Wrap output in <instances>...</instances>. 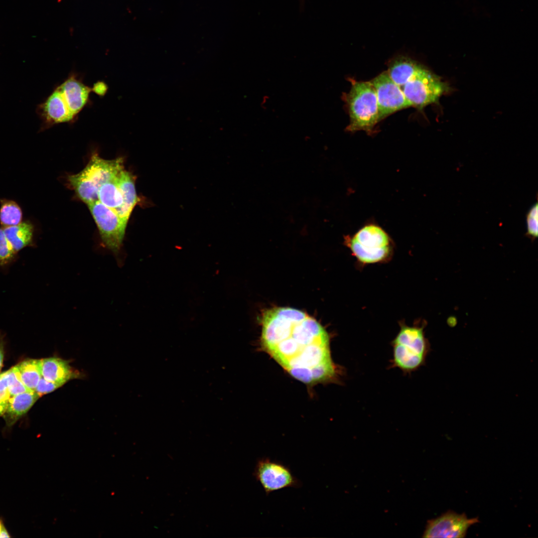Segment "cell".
<instances>
[{"mask_svg":"<svg viewBox=\"0 0 538 538\" xmlns=\"http://www.w3.org/2000/svg\"><path fill=\"white\" fill-rule=\"evenodd\" d=\"M63 385L62 384L48 381L42 377L35 388V392L41 397L42 395L56 390Z\"/></svg>","mask_w":538,"mask_h":538,"instance_id":"obj_23","label":"cell"},{"mask_svg":"<svg viewBox=\"0 0 538 538\" xmlns=\"http://www.w3.org/2000/svg\"><path fill=\"white\" fill-rule=\"evenodd\" d=\"M15 367L22 383L29 390L34 392L42 377L41 359H25Z\"/></svg>","mask_w":538,"mask_h":538,"instance_id":"obj_17","label":"cell"},{"mask_svg":"<svg viewBox=\"0 0 538 538\" xmlns=\"http://www.w3.org/2000/svg\"><path fill=\"white\" fill-rule=\"evenodd\" d=\"M345 243L360 263H381L392 253L391 240L381 227L370 224L364 226L352 237L346 236Z\"/></svg>","mask_w":538,"mask_h":538,"instance_id":"obj_6","label":"cell"},{"mask_svg":"<svg viewBox=\"0 0 538 538\" xmlns=\"http://www.w3.org/2000/svg\"><path fill=\"white\" fill-rule=\"evenodd\" d=\"M15 254L6 238L3 228L0 227V265L9 263Z\"/></svg>","mask_w":538,"mask_h":538,"instance_id":"obj_22","label":"cell"},{"mask_svg":"<svg viewBox=\"0 0 538 538\" xmlns=\"http://www.w3.org/2000/svg\"><path fill=\"white\" fill-rule=\"evenodd\" d=\"M92 88L94 93L101 96H103L108 90L107 85L101 81L95 83Z\"/></svg>","mask_w":538,"mask_h":538,"instance_id":"obj_25","label":"cell"},{"mask_svg":"<svg viewBox=\"0 0 538 538\" xmlns=\"http://www.w3.org/2000/svg\"><path fill=\"white\" fill-rule=\"evenodd\" d=\"M124 168L122 157L105 159L94 153L85 168L68 176L69 184L77 196L88 205L98 201V191L104 182L116 176Z\"/></svg>","mask_w":538,"mask_h":538,"instance_id":"obj_4","label":"cell"},{"mask_svg":"<svg viewBox=\"0 0 538 538\" xmlns=\"http://www.w3.org/2000/svg\"><path fill=\"white\" fill-rule=\"evenodd\" d=\"M3 229L7 241L15 253L32 242L34 228L29 221H22L18 225Z\"/></svg>","mask_w":538,"mask_h":538,"instance_id":"obj_16","label":"cell"},{"mask_svg":"<svg viewBox=\"0 0 538 538\" xmlns=\"http://www.w3.org/2000/svg\"><path fill=\"white\" fill-rule=\"evenodd\" d=\"M10 537L6 529L0 521V538Z\"/></svg>","mask_w":538,"mask_h":538,"instance_id":"obj_27","label":"cell"},{"mask_svg":"<svg viewBox=\"0 0 538 538\" xmlns=\"http://www.w3.org/2000/svg\"><path fill=\"white\" fill-rule=\"evenodd\" d=\"M10 397L8 392L0 393V416H2L5 410Z\"/></svg>","mask_w":538,"mask_h":538,"instance_id":"obj_24","label":"cell"},{"mask_svg":"<svg viewBox=\"0 0 538 538\" xmlns=\"http://www.w3.org/2000/svg\"><path fill=\"white\" fill-rule=\"evenodd\" d=\"M40 397L34 392H26L12 396L2 415L7 426L13 425L26 414Z\"/></svg>","mask_w":538,"mask_h":538,"instance_id":"obj_14","label":"cell"},{"mask_svg":"<svg viewBox=\"0 0 538 538\" xmlns=\"http://www.w3.org/2000/svg\"><path fill=\"white\" fill-rule=\"evenodd\" d=\"M118 175L102 184L97 193L98 201L115 212L123 205L122 196L117 182Z\"/></svg>","mask_w":538,"mask_h":538,"instance_id":"obj_18","label":"cell"},{"mask_svg":"<svg viewBox=\"0 0 538 538\" xmlns=\"http://www.w3.org/2000/svg\"><path fill=\"white\" fill-rule=\"evenodd\" d=\"M478 522L477 518L468 519L464 514L448 511L428 522L423 537L464 538L469 527Z\"/></svg>","mask_w":538,"mask_h":538,"instance_id":"obj_11","label":"cell"},{"mask_svg":"<svg viewBox=\"0 0 538 538\" xmlns=\"http://www.w3.org/2000/svg\"><path fill=\"white\" fill-rule=\"evenodd\" d=\"M350 81L351 89L343 96L350 117L346 130L371 133L379 122L375 88L370 81H357L352 79Z\"/></svg>","mask_w":538,"mask_h":538,"instance_id":"obj_5","label":"cell"},{"mask_svg":"<svg viewBox=\"0 0 538 538\" xmlns=\"http://www.w3.org/2000/svg\"><path fill=\"white\" fill-rule=\"evenodd\" d=\"M374 86L378 102L379 121L393 113L411 107L401 87L384 71L370 81Z\"/></svg>","mask_w":538,"mask_h":538,"instance_id":"obj_10","label":"cell"},{"mask_svg":"<svg viewBox=\"0 0 538 538\" xmlns=\"http://www.w3.org/2000/svg\"><path fill=\"white\" fill-rule=\"evenodd\" d=\"M261 324L264 349L295 379L311 384L335 381L342 374L332 358L328 332L306 313L273 307L263 312Z\"/></svg>","mask_w":538,"mask_h":538,"instance_id":"obj_1","label":"cell"},{"mask_svg":"<svg viewBox=\"0 0 538 538\" xmlns=\"http://www.w3.org/2000/svg\"><path fill=\"white\" fill-rule=\"evenodd\" d=\"M93 88L71 74L58 86L42 106V113L49 125L73 121L87 104Z\"/></svg>","mask_w":538,"mask_h":538,"instance_id":"obj_2","label":"cell"},{"mask_svg":"<svg viewBox=\"0 0 538 538\" xmlns=\"http://www.w3.org/2000/svg\"><path fill=\"white\" fill-rule=\"evenodd\" d=\"M135 177L130 172L122 170L117 177V182L123 198V205L116 212L129 221L136 204L139 202L135 189Z\"/></svg>","mask_w":538,"mask_h":538,"instance_id":"obj_12","label":"cell"},{"mask_svg":"<svg viewBox=\"0 0 538 538\" xmlns=\"http://www.w3.org/2000/svg\"><path fill=\"white\" fill-rule=\"evenodd\" d=\"M4 359V342L2 337L0 336V372L3 366Z\"/></svg>","mask_w":538,"mask_h":538,"instance_id":"obj_26","label":"cell"},{"mask_svg":"<svg viewBox=\"0 0 538 538\" xmlns=\"http://www.w3.org/2000/svg\"><path fill=\"white\" fill-rule=\"evenodd\" d=\"M87 206L99 230L103 247L111 251L118 263L121 264L122 249L128 221L99 201Z\"/></svg>","mask_w":538,"mask_h":538,"instance_id":"obj_7","label":"cell"},{"mask_svg":"<svg viewBox=\"0 0 538 538\" xmlns=\"http://www.w3.org/2000/svg\"><path fill=\"white\" fill-rule=\"evenodd\" d=\"M401 88L411 107L419 110L438 103L440 98L451 89L447 83L423 66Z\"/></svg>","mask_w":538,"mask_h":538,"instance_id":"obj_8","label":"cell"},{"mask_svg":"<svg viewBox=\"0 0 538 538\" xmlns=\"http://www.w3.org/2000/svg\"><path fill=\"white\" fill-rule=\"evenodd\" d=\"M42 377L46 380L64 385L78 374L68 362L57 357L41 359Z\"/></svg>","mask_w":538,"mask_h":538,"instance_id":"obj_15","label":"cell"},{"mask_svg":"<svg viewBox=\"0 0 538 538\" xmlns=\"http://www.w3.org/2000/svg\"><path fill=\"white\" fill-rule=\"evenodd\" d=\"M22 219V210L17 203L9 200H0V223L2 228L18 225Z\"/></svg>","mask_w":538,"mask_h":538,"instance_id":"obj_20","label":"cell"},{"mask_svg":"<svg viewBox=\"0 0 538 538\" xmlns=\"http://www.w3.org/2000/svg\"><path fill=\"white\" fill-rule=\"evenodd\" d=\"M6 392H8L11 397L26 392H33L22 383L15 366L0 374V393Z\"/></svg>","mask_w":538,"mask_h":538,"instance_id":"obj_19","label":"cell"},{"mask_svg":"<svg viewBox=\"0 0 538 538\" xmlns=\"http://www.w3.org/2000/svg\"><path fill=\"white\" fill-rule=\"evenodd\" d=\"M400 326V331L391 342L393 358L390 366L410 374L425 364L430 344L423 325L408 326L401 322Z\"/></svg>","mask_w":538,"mask_h":538,"instance_id":"obj_3","label":"cell"},{"mask_svg":"<svg viewBox=\"0 0 538 538\" xmlns=\"http://www.w3.org/2000/svg\"><path fill=\"white\" fill-rule=\"evenodd\" d=\"M422 66L408 56L399 55L389 61L387 72L392 80L402 88Z\"/></svg>","mask_w":538,"mask_h":538,"instance_id":"obj_13","label":"cell"},{"mask_svg":"<svg viewBox=\"0 0 538 538\" xmlns=\"http://www.w3.org/2000/svg\"><path fill=\"white\" fill-rule=\"evenodd\" d=\"M253 474L267 495L275 491L301 485L288 466L269 457L257 460Z\"/></svg>","mask_w":538,"mask_h":538,"instance_id":"obj_9","label":"cell"},{"mask_svg":"<svg viewBox=\"0 0 538 538\" xmlns=\"http://www.w3.org/2000/svg\"><path fill=\"white\" fill-rule=\"evenodd\" d=\"M538 206L536 202L533 204L527 212L526 218V235L534 240L538 235Z\"/></svg>","mask_w":538,"mask_h":538,"instance_id":"obj_21","label":"cell"}]
</instances>
